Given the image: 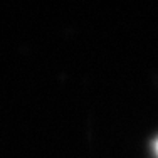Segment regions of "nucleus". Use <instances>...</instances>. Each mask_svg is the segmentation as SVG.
Instances as JSON below:
<instances>
[{"label": "nucleus", "instance_id": "nucleus-1", "mask_svg": "<svg viewBox=\"0 0 158 158\" xmlns=\"http://www.w3.org/2000/svg\"><path fill=\"white\" fill-rule=\"evenodd\" d=\"M155 153L158 155V140H156V143H155Z\"/></svg>", "mask_w": 158, "mask_h": 158}]
</instances>
